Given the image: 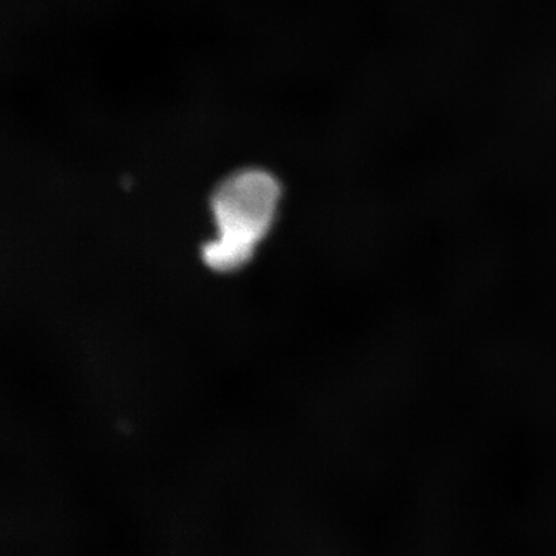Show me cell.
Here are the masks:
<instances>
[{
  "label": "cell",
  "instance_id": "6da1fadb",
  "mask_svg": "<svg viewBox=\"0 0 556 556\" xmlns=\"http://www.w3.org/2000/svg\"><path fill=\"white\" fill-rule=\"evenodd\" d=\"M282 198L274 174L247 168L229 174L212 194L215 233L203 260L218 273H235L254 258L274 228Z\"/></svg>",
  "mask_w": 556,
  "mask_h": 556
}]
</instances>
